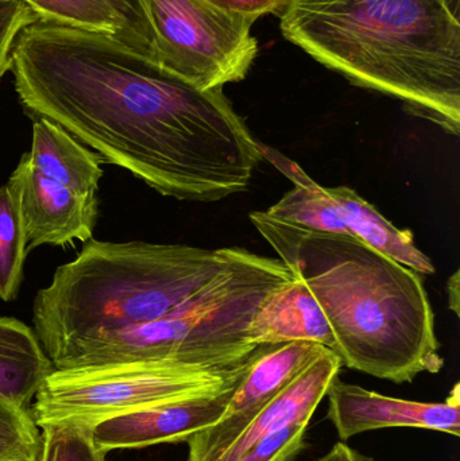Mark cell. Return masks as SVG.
<instances>
[{
    "instance_id": "13",
    "label": "cell",
    "mask_w": 460,
    "mask_h": 461,
    "mask_svg": "<svg viewBox=\"0 0 460 461\" xmlns=\"http://www.w3.org/2000/svg\"><path fill=\"white\" fill-rule=\"evenodd\" d=\"M248 339L257 346L313 341L334 352L337 348L320 305L296 276L272 290L259 303L248 327Z\"/></svg>"
},
{
    "instance_id": "16",
    "label": "cell",
    "mask_w": 460,
    "mask_h": 461,
    "mask_svg": "<svg viewBox=\"0 0 460 461\" xmlns=\"http://www.w3.org/2000/svg\"><path fill=\"white\" fill-rule=\"evenodd\" d=\"M324 189L339 205L346 224L354 238L396 262L412 268L418 274H435L434 263L418 249L410 230L394 227L375 207L348 186Z\"/></svg>"
},
{
    "instance_id": "22",
    "label": "cell",
    "mask_w": 460,
    "mask_h": 461,
    "mask_svg": "<svg viewBox=\"0 0 460 461\" xmlns=\"http://www.w3.org/2000/svg\"><path fill=\"white\" fill-rule=\"evenodd\" d=\"M38 21L40 16L24 0H0V64L11 65L16 38Z\"/></svg>"
},
{
    "instance_id": "21",
    "label": "cell",
    "mask_w": 460,
    "mask_h": 461,
    "mask_svg": "<svg viewBox=\"0 0 460 461\" xmlns=\"http://www.w3.org/2000/svg\"><path fill=\"white\" fill-rule=\"evenodd\" d=\"M40 428L32 411L0 402V461H38Z\"/></svg>"
},
{
    "instance_id": "6",
    "label": "cell",
    "mask_w": 460,
    "mask_h": 461,
    "mask_svg": "<svg viewBox=\"0 0 460 461\" xmlns=\"http://www.w3.org/2000/svg\"><path fill=\"white\" fill-rule=\"evenodd\" d=\"M256 351V349H254ZM251 357L234 365H191L173 360H138L50 374L32 403L38 428L53 422H77L94 428L111 417L189 395L234 386Z\"/></svg>"
},
{
    "instance_id": "26",
    "label": "cell",
    "mask_w": 460,
    "mask_h": 461,
    "mask_svg": "<svg viewBox=\"0 0 460 461\" xmlns=\"http://www.w3.org/2000/svg\"><path fill=\"white\" fill-rule=\"evenodd\" d=\"M10 64H0V78L5 76V73L7 72V70H10Z\"/></svg>"
},
{
    "instance_id": "15",
    "label": "cell",
    "mask_w": 460,
    "mask_h": 461,
    "mask_svg": "<svg viewBox=\"0 0 460 461\" xmlns=\"http://www.w3.org/2000/svg\"><path fill=\"white\" fill-rule=\"evenodd\" d=\"M54 368L32 328L0 317V402L32 411V402Z\"/></svg>"
},
{
    "instance_id": "12",
    "label": "cell",
    "mask_w": 460,
    "mask_h": 461,
    "mask_svg": "<svg viewBox=\"0 0 460 461\" xmlns=\"http://www.w3.org/2000/svg\"><path fill=\"white\" fill-rule=\"evenodd\" d=\"M239 382L221 392L177 398L104 420L92 429L95 446L108 454L115 449L186 443L194 433L219 421Z\"/></svg>"
},
{
    "instance_id": "2",
    "label": "cell",
    "mask_w": 460,
    "mask_h": 461,
    "mask_svg": "<svg viewBox=\"0 0 460 461\" xmlns=\"http://www.w3.org/2000/svg\"><path fill=\"white\" fill-rule=\"evenodd\" d=\"M251 223L320 305L342 365L394 384L445 367L423 279L354 236Z\"/></svg>"
},
{
    "instance_id": "23",
    "label": "cell",
    "mask_w": 460,
    "mask_h": 461,
    "mask_svg": "<svg viewBox=\"0 0 460 461\" xmlns=\"http://www.w3.org/2000/svg\"><path fill=\"white\" fill-rule=\"evenodd\" d=\"M208 2L221 10L238 14V15L250 16L257 21L265 14L280 10L286 0H208Z\"/></svg>"
},
{
    "instance_id": "11",
    "label": "cell",
    "mask_w": 460,
    "mask_h": 461,
    "mask_svg": "<svg viewBox=\"0 0 460 461\" xmlns=\"http://www.w3.org/2000/svg\"><path fill=\"white\" fill-rule=\"evenodd\" d=\"M18 211L27 251L42 244L88 241L97 221V200H86L43 176L23 154L7 183Z\"/></svg>"
},
{
    "instance_id": "19",
    "label": "cell",
    "mask_w": 460,
    "mask_h": 461,
    "mask_svg": "<svg viewBox=\"0 0 460 461\" xmlns=\"http://www.w3.org/2000/svg\"><path fill=\"white\" fill-rule=\"evenodd\" d=\"M27 240L7 185H0V300L13 301L23 281Z\"/></svg>"
},
{
    "instance_id": "10",
    "label": "cell",
    "mask_w": 460,
    "mask_h": 461,
    "mask_svg": "<svg viewBox=\"0 0 460 461\" xmlns=\"http://www.w3.org/2000/svg\"><path fill=\"white\" fill-rule=\"evenodd\" d=\"M460 386L456 384L445 402H416L386 397L335 378L327 390L329 421L340 441L370 430L418 428L460 435Z\"/></svg>"
},
{
    "instance_id": "17",
    "label": "cell",
    "mask_w": 460,
    "mask_h": 461,
    "mask_svg": "<svg viewBox=\"0 0 460 461\" xmlns=\"http://www.w3.org/2000/svg\"><path fill=\"white\" fill-rule=\"evenodd\" d=\"M41 22L105 32L143 51L140 14L132 0H24Z\"/></svg>"
},
{
    "instance_id": "14",
    "label": "cell",
    "mask_w": 460,
    "mask_h": 461,
    "mask_svg": "<svg viewBox=\"0 0 460 461\" xmlns=\"http://www.w3.org/2000/svg\"><path fill=\"white\" fill-rule=\"evenodd\" d=\"M32 165L46 177L86 200H97L103 159L83 148L67 130L45 118L32 123Z\"/></svg>"
},
{
    "instance_id": "7",
    "label": "cell",
    "mask_w": 460,
    "mask_h": 461,
    "mask_svg": "<svg viewBox=\"0 0 460 461\" xmlns=\"http://www.w3.org/2000/svg\"><path fill=\"white\" fill-rule=\"evenodd\" d=\"M140 14L145 53L159 67L202 89L243 80L258 42L256 19L208 0H132Z\"/></svg>"
},
{
    "instance_id": "9",
    "label": "cell",
    "mask_w": 460,
    "mask_h": 461,
    "mask_svg": "<svg viewBox=\"0 0 460 461\" xmlns=\"http://www.w3.org/2000/svg\"><path fill=\"white\" fill-rule=\"evenodd\" d=\"M313 341L259 344L223 416L186 440L188 461H215L251 420L327 351Z\"/></svg>"
},
{
    "instance_id": "24",
    "label": "cell",
    "mask_w": 460,
    "mask_h": 461,
    "mask_svg": "<svg viewBox=\"0 0 460 461\" xmlns=\"http://www.w3.org/2000/svg\"><path fill=\"white\" fill-rule=\"evenodd\" d=\"M313 461H374V459L351 448L345 441H338L323 456Z\"/></svg>"
},
{
    "instance_id": "1",
    "label": "cell",
    "mask_w": 460,
    "mask_h": 461,
    "mask_svg": "<svg viewBox=\"0 0 460 461\" xmlns=\"http://www.w3.org/2000/svg\"><path fill=\"white\" fill-rule=\"evenodd\" d=\"M10 70L27 113L162 196L219 202L245 192L264 158L223 88L186 83L123 38L38 21L16 38Z\"/></svg>"
},
{
    "instance_id": "18",
    "label": "cell",
    "mask_w": 460,
    "mask_h": 461,
    "mask_svg": "<svg viewBox=\"0 0 460 461\" xmlns=\"http://www.w3.org/2000/svg\"><path fill=\"white\" fill-rule=\"evenodd\" d=\"M265 213L281 223L310 232L353 236L339 205L312 178L302 185H294Z\"/></svg>"
},
{
    "instance_id": "25",
    "label": "cell",
    "mask_w": 460,
    "mask_h": 461,
    "mask_svg": "<svg viewBox=\"0 0 460 461\" xmlns=\"http://www.w3.org/2000/svg\"><path fill=\"white\" fill-rule=\"evenodd\" d=\"M459 271H455L450 281H448V303H450L451 311L455 312L456 316H459Z\"/></svg>"
},
{
    "instance_id": "8",
    "label": "cell",
    "mask_w": 460,
    "mask_h": 461,
    "mask_svg": "<svg viewBox=\"0 0 460 461\" xmlns=\"http://www.w3.org/2000/svg\"><path fill=\"white\" fill-rule=\"evenodd\" d=\"M342 366L340 357L327 349L278 393L215 461H294L307 448L311 420Z\"/></svg>"
},
{
    "instance_id": "4",
    "label": "cell",
    "mask_w": 460,
    "mask_h": 461,
    "mask_svg": "<svg viewBox=\"0 0 460 461\" xmlns=\"http://www.w3.org/2000/svg\"><path fill=\"white\" fill-rule=\"evenodd\" d=\"M248 252L91 239L37 293L35 335L53 360L96 336L156 321L221 281Z\"/></svg>"
},
{
    "instance_id": "5",
    "label": "cell",
    "mask_w": 460,
    "mask_h": 461,
    "mask_svg": "<svg viewBox=\"0 0 460 461\" xmlns=\"http://www.w3.org/2000/svg\"><path fill=\"white\" fill-rule=\"evenodd\" d=\"M293 278L283 260L248 252L231 273L173 313L96 336L51 363L64 370L138 360L210 366L242 362L258 347L248 339V327L259 303Z\"/></svg>"
},
{
    "instance_id": "3",
    "label": "cell",
    "mask_w": 460,
    "mask_h": 461,
    "mask_svg": "<svg viewBox=\"0 0 460 461\" xmlns=\"http://www.w3.org/2000/svg\"><path fill=\"white\" fill-rule=\"evenodd\" d=\"M284 37L356 86L460 132L458 0H286Z\"/></svg>"
},
{
    "instance_id": "20",
    "label": "cell",
    "mask_w": 460,
    "mask_h": 461,
    "mask_svg": "<svg viewBox=\"0 0 460 461\" xmlns=\"http://www.w3.org/2000/svg\"><path fill=\"white\" fill-rule=\"evenodd\" d=\"M38 461H105L104 452L95 446L92 429L77 422H53L41 427Z\"/></svg>"
}]
</instances>
